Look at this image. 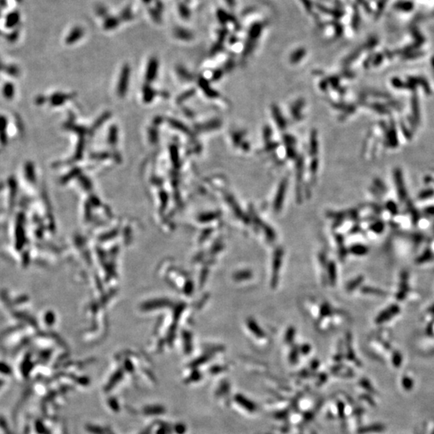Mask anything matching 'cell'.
Returning a JSON list of instances; mask_svg holds the SVG:
<instances>
[{
	"label": "cell",
	"mask_w": 434,
	"mask_h": 434,
	"mask_svg": "<svg viewBox=\"0 0 434 434\" xmlns=\"http://www.w3.org/2000/svg\"><path fill=\"white\" fill-rule=\"evenodd\" d=\"M249 325H250L249 327H250V329H251L253 333L255 332L256 335H257V336H262V330H260L259 327H257L255 323L252 322V323H249Z\"/></svg>",
	"instance_id": "obj_1"
},
{
	"label": "cell",
	"mask_w": 434,
	"mask_h": 434,
	"mask_svg": "<svg viewBox=\"0 0 434 434\" xmlns=\"http://www.w3.org/2000/svg\"><path fill=\"white\" fill-rule=\"evenodd\" d=\"M5 93L6 95H7L8 97H11L13 95V88L12 85L11 84H7L6 85V88H5Z\"/></svg>",
	"instance_id": "obj_2"
}]
</instances>
